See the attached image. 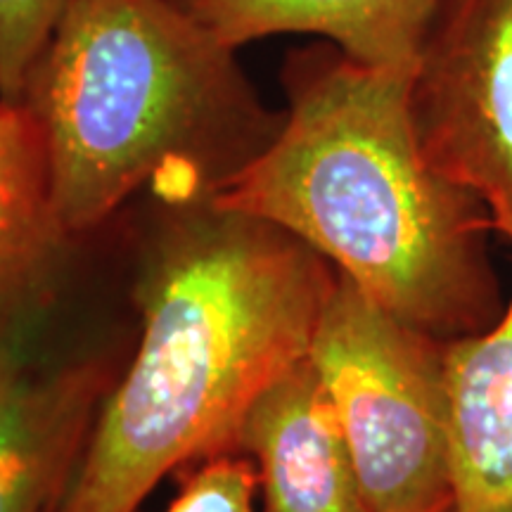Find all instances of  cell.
I'll return each mask as SVG.
<instances>
[{
    "mask_svg": "<svg viewBox=\"0 0 512 512\" xmlns=\"http://www.w3.org/2000/svg\"><path fill=\"white\" fill-rule=\"evenodd\" d=\"M446 347L337 271L309 358L335 403L370 512H432L453 498Z\"/></svg>",
    "mask_w": 512,
    "mask_h": 512,
    "instance_id": "4",
    "label": "cell"
},
{
    "mask_svg": "<svg viewBox=\"0 0 512 512\" xmlns=\"http://www.w3.org/2000/svg\"><path fill=\"white\" fill-rule=\"evenodd\" d=\"M69 240L41 131L22 102L0 100V354L22 349L53 302Z\"/></svg>",
    "mask_w": 512,
    "mask_h": 512,
    "instance_id": "8",
    "label": "cell"
},
{
    "mask_svg": "<svg viewBox=\"0 0 512 512\" xmlns=\"http://www.w3.org/2000/svg\"><path fill=\"white\" fill-rule=\"evenodd\" d=\"M235 53L176 0L69 5L22 98L69 238L147 183L169 200L214 195L271 143L283 117Z\"/></svg>",
    "mask_w": 512,
    "mask_h": 512,
    "instance_id": "3",
    "label": "cell"
},
{
    "mask_svg": "<svg viewBox=\"0 0 512 512\" xmlns=\"http://www.w3.org/2000/svg\"><path fill=\"white\" fill-rule=\"evenodd\" d=\"M233 451L259 467L264 512H370L335 403L309 356L259 394Z\"/></svg>",
    "mask_w": 512,
    "mask_h": 512,
    "instance_id": "6",
    "label": "cell"
},
{
    "mask_svg": "<svg viewBox=\"0 0 512 512\" xmlns=\"http://www.w3.org/2000/svg\"><path fill=\"white\" fill-rule=\"evenodd\" d=\"M136 294L140 342L50 512H136L166 472L233 451L259 394L309 356L337 268L273 223L176 197Z\"/></svg>",
    "mask_w": 512,
    "mask_h": 512,
    "instance_id": "1",
    "label": "cell"
},
{
    "mask_svg": "<svg viewBox=\"0 0 512 512\" xmlns=\"http://www.w3.org/2000/svg\"><path fill=\"white\" fill-rule=\"evenodd\" d=\"M105 363L38 373L0 354V512H50L79 465L112 384Z\"/></svg>",
    "mask_w": 512,
    "mask_h": 512,
    "instance_id": "7",
    "label": "cell"
},
{
    "mask_svg": "<svg viewBox=\"0 0 512 512\" xmlns=\"http://www.w3.org/2000/svg\"><path fill=\"white\" fill-rule=\"evenodd\" d=\"M408 107L427 162L512 223V0H441Z\"/></svg>",
    "mask_w": 512,
    "mask_h": 512,
    "instance_id": "5",
    "label": "cell"
},
{
    "mask_svg": "<svg viewBox=\"0 0 512 512\" xmlns=\"http://www.w3.org/2000/svg\"><path fill=\"white\" fill-rule=\"evenodd\" d=\"M259 467L247 453L204 458L164 512H254Z\"/></svg>",
    "mask_w": 512,
    "mask_h": 512,
    "instance_id": "12",
    "label": "cell"
},
{
    "mask_svg": "<svg viewBox=\"0 0 512 512\" xmlns=\"http://www.w3.org/2000/svg\"><path fill=\"white\" fill-rule=\"evenodd\" d=\"M74 0H0V100L22 102L31 69Z\"/></svg>",
    "mask_w": 512,
    "mask_h": 512,
    "instance_id": "11",
    "label": "cell"
},
{
    "mask_svg": "<svg viewBox=\"0 0 512 512\" xmlns=\"http://www.w3.org/2000/svg\"><path fill=\"white\" fill-rule=\"evenodd\" d=\"M230 48L309 34L382 72L413 74L441 0H176Z\"/></svg>",
    "mask_w": 512,
    "mask_h": 512,
    "instance_id": "9",
    "label": "cell"
},
{
    "mask_svg": "<svg viewBox=\"0 0 512 512\" xmlns=\"http://www.w3.org/2000/svg\"><path fill=\"white\" fill-rule=\"evenodd\" d=\"M408 83L328 41L294 50L280 128L211 200L287 230L382 309L453 342L482 335L505 309L496 226L482 197L422 155Z\"/></svg>",
    "mask_w": 512,
    "mask_h": 512,
    "instance_id": "2",
    "label": "cell"
},
{
    "mask_svg": "<svg viewBox=\"0 0 512 512\" xmlns=\"http://www.w3.org/2000/svg\"><path fill=\"white\" fill-rule=\"evenodd\" d=\"M512 242V223L496 226ZM456 512H512V299L475 337L446 347Z\"/></svg>",
    "mask_w": 512,
    "mask_h": 512,
    "instance_id": "10",
    "label": "cell"
},
{
    "mask_svg": "<svg viewBox=\"0 0 512 512\" xmlns=\"http://www.w3.org/2000/svg\"><path fill=\"white\" fill-rule=\"evenodd\" d=\"M432 512H456V503H453V498L448 503H444V505H439L437 510H432Z\"/></svg>",
    "mask_w": 512,
    "mask_h": 512,
    "instance_id": "13",
    "label": "cell"
}]
</instances>
